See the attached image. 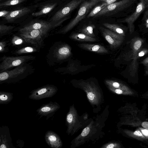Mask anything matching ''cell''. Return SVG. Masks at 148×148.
<instances>
[{
    "label": "cell",
    "instance_id": "6da1fadb",
    "mask_svg": "<svg viewBox=\"0 0 148 148\" xmlns=\"http://www.w3.org/2000/svg\"><path fill=\"white\" fill-rule=\"evenodd\" d=\"M109 107L107 106L100 114L94 119H92L82 132L71 141V148H75L89 142L94 143L103 137L105 134L103 129L109 114Z\"/></svg>",
    "mask_w": 148,
    "mask_h": 148
},
{
    "label": "cell",
    "instance_id": "7a4b0ae2",
    "mask_svg": "<svg viewBox=\"0 0 148 148\" xmlns=\"http://www.w3.org/2000/svg\"><path fill=\"white\" fill-rule=\"evenodd\" d=\"M71 83L74 87L82 90L86 93L93 112H99L104 103V99L103 92L98 82L95 80L88 79L74 80Z\"/></svg>",
    "mask_w": 148,
    "mask_h": 148
},
{
    "label": "cell",
    "instance_id": "3957f363",
    "mask_svg": "<svg viewBox=\"0 0 148 148\" xmlns=\"http://www.w3.org/2000/svg\"><path fill=\"white\" fill-rule=\"evenodd\" d=\"M88 116L87 113L79 116L74 104L70 106L66 117L67 134L72 136L79 130L85 127L92 119L89 118Z\"/></svg>",
    "mask_w": 148,
    "mask_h": 148
},
{
    "label": "cell",
    "instance_id": "277c9868",
    "mask_svg": "<svg viewBox=\"0 0 148 148\" xmlns=\"http://www.w3.org/2000/svg\"><path fill=\"white\" fill-rule=\"evenodd\" d=\"M100 2V0H86L83 1L76 16L67 25L59 30L57 33L64 34L71 30L85 17L93 7Z\"/></svg>",
    "mask_w": 148,
    "mask_h": 148
},
{
    "label": "cell",
    "instance_id": "5b68a950",
    "mask_svg": "<svg viewBox=\"0 0 148 148\" xmlns=\"http://www.w3.org/2000/svg\"><path fill=\"white\" fill-rule=\"evenodd\" d=\"M84 0H72L58 11L53 16L50 22L56 27L69 18L70 13L76 8Z\"/></svg>",
    "mask_w": 148,
    "mask_h": 148
},
{
    "label": "cell",
    "instance_id": "8992f818",
    "mask_svg": "<svg viewBox=\"0 0 148 148\" xmlns=\"http://www.w3.org/2000/svg\"><path fill=\"white\" fill-rule=\"evenodd\" d=\"M19 35L25 42L36 47L41 46L43 39L46 36L40 30L32 28H22L19 30Z\"/></svg>",
    "mask_w": 148,
    "mask_h": 148
},
{
    "label": "cell",
    "instance_id": "52a82bcc",
    "mask_svg": "<svg viewBox=\"0 0 148 148\" xmlns=\"http://www.w3.org/2000/svg\"><path fill=\"white\" fill-rule=\"evenodd\" d=\"M136 0H121L109 4L96 14L94 18L109 16L129 7Z\"/></svg>",
    "mask_w": 148,
    "mask_h": 148
},
{
    "label": "cell",
    "instance_id": "ba28073f",
    "mask_svg": "<svg viewBox=\"0 0 148 148\" xmlns=\"http://www.w3.org/2000/svg\"><path fill=\"white\" fill-rule=\"evenodd\" d=\"M34 56L31 55L17 56H7L4 55L1 58L0 73L10 68L22 65L29 60L34 59Z\"/></svg>",
    "mask_w": 148,
    "mask_h": 148
},
{
    "label": "cell",
    "instance_id": "9c48e42d",
    "mask_svg": "<svg viewBox=\"0 0 148 148\" xmlns=\"http://www.w3.org/2000/svg\"><path fill=\"white\" fill-rule=\"evenodd\" d=\"M58 89L53 85L47 84L34 90L30 92L28 98L34 100L51 97L57 92Z\"/></svg>",
    "mask_w": 148,
    "mask_h": 148
},
{
    "label": "cell",
    "instance_id": "30bf717a",
    "mask_svg": "<svg viewBox=\"0 0 148 148\" xmlns=\"http://www.w3.org/2000/svg\"><path fill=\"white\" fill-rule=\"evenodd\" d=\"M25 63L10 70L0 73V82H10L25 74L28 71V66Z\"/></svg>",
    "mask_w": 148,
    "mask_h": 148
},
{
    "label": "cell",
    "instance_id": "8fae6325",
    "mask_svg": "<svg viewBox=\"0 0 148 148\" xmlns=\"http://www.w3.org/2000/svg\"><path fill=\"white\" fill-rule=\"evenodd\" d=\"M140 1L135 10L131 14L119 21L127 24L130 34L132 33L134 31V22L146 8L148 7V5L144 0Z\"/></svg>",
    "mask_w": 148,
    "mask_h": 148
},
{
    "label": "cell",
    "instance_id": "7c38bea8",
    "mask_svg": "<svg viewBox=\"0 0 148 148\" xmlns=\"http://www.w3.org/2000/svg\"><path fill=\"white\" fill-rule=\"evenodd\" d=\"M143 40L140 38H136L132 40L131 44L132 59V62L130 65V71L132 75L134 76L136 73L137 69V59L139 58L138 53L143 42Z\"/></svg>",
    "mask_w": 148,
    "mask_h": 148
},
{
    "label": "cell",
    "instance_id": "4fadbf2b",
    "mask_svg": "<svg viewBox=\"0 0 148 148\" xmlns=\"http://www.w3.org/2000/svg\"><path fill=\"white\" fill-rule=\"evenodd\" d=\"M23 27L40 30L46 36L49 31L51 29L54 28L53 25L51 22L40 20H32L25 25Z\"/></svg>",
    "mask_w": 148,
    "mask_h": 148
},
{
    "label": "cell",
    "instance_id": "5bb4252c",
    "mask_svg": "<svg viewBox=\"0 0 148 148\" xmlns=\"http://www.w3.org/2000/svg\"><path fill=\"white\" fill-rule=\"evenodd\" d=\"M60 108L56 102L50 101L43 104L37 110L38 114L40 117L47 116L49 118L53 115Z\"/></svg>",
    "mask_w": 148,
    "mask_h": 148
},
{
    "label": "cell",
    "instance_id": "9a60e30c",
    "mask_svg": "<svg viewBox=\"0 0 148 148\" xmlns=\"http://www.w3.org/2000/svg\"><path fill=\"white\" fill-rule=\"evenodd\" d=\"M53 57L58 61H61L67 59L71 55L70 46L67 44L59 46L54 51Z\"/></svg>",
    "mask_w": 148,
    "mask_h": 148
},
{
    "label": "cell",
    "instance_id": "2e32d148",
    "mask_svg": "<svg viewBox=\"0 0 148 148\" xmlns=\"http://www.w3.org/2000/svg\"><path fill=\"white\" fill-rule=\"evenodd\" d=\"M46 143L50 147L53 148H61L63 145L62 141L59 135L54 132L49 130L45 135Z\"/></svg>",
    "mask_w": 148,
    "mask_h": 148
},
{
    "label": "cell",
    "instance_id": "e0dca14e",
    "mask_svg": "<svg viewBox=\"0 0 148 148\" xmlns=\"http://www.w3.org/2000/svg\"><path fill=\"white\" fill-rule=\"evenodd\" d=\"M77 46L83 49L98 53L105 54L109 53L108 50L100 45L88 43H80Z\"/></svg>",
    "mask_w": 148,
    "mask_h": 148
},
{
    "label": "cell",
    "instance_id": "ac0fdd59",
    "mask_svg": "<svg viewBox=\"0 0 148 148\" xmlns=\"http://www.w3.org/2000/svg\"><path fill=\"white\" fill-rule=\"evenodd\" d=\"M6 127V132H5L4 126L1 127L0 136V148L14 147L11 143V138L10 136L9 130Z\"/></svg>",
    "mask_w": 148,
    "mask_h": 148
},
{
    "label": "cell",
    "instance_id": "d6986e66",
    "mask_svg": "<svg viewBox=\"0 0 148 148\" xmlns=\"http://www.w3.org/2000/svg\"><path fill=\"white\" fill-rule=\"evenodd\" d=\"M30 11L31 9L28 8H24L12 11L4 18L8 22H12L28 13Z\"/></svg>",
    "mask_w": 148,
    "mask_h": 148
},
{
    "label": "cell",
    "instance_id": "ffe728a7",
    "mask_svg": "<svg viewBox=\"0 0 148 148\" xmlns=\"http://www.w3.org/2000/svg\"><path fill=\"white\" fill-rule=\"evenodd\" d=\"M69 38L72 40L80 42H95L98 41L96 38L79 32L72 33L69 36Z\"/></svg>",
    "mask_w": 148,
    "mask_h": 148
},
{
    "label": "cell",
    "instance_id": "44dd1931",
    "mask_svg": "<svg viewBox=\"0 0 148 148\" xmlns=\"http://www.w3.org/2000/svg\"><path fill=\"white\" fill-rule=\"evenodd\" d=\"M102 35L106 40L109 43L112 48L115 49L120 46L123 40L118 39L108 34L103 30L100 29Z\"/></svg>",
    "mask_w": 148,
    "mask_h": 148
},
{
    "label": "cell",
    "instance_id": "7402d4cb",
    "mask_svg": "<svg viewBox=\"0 0 148 148\" xmlns=\"http://www.w3.org/2000/svg\"><path fill=\"white\" fill-rule=\"evenodd\" d=\"M57 5L56 3L46 4L44 5L40 11L32 13V15L34 16H38L47 14L51 11Z\"/></svg>",
    "mask_w": 148,
    "mask_h": 148
},
{
    "label": "cell",
    "instance_id": "603a6c76",
    "mask_svg": "<svg viewBox=\"0 0 148 148\" xmlns=\"http://www.w3.org/2000/svg\"><path fill=\"white\" fill-rule=\"evenodd\" d=\"M103 25L107 29L118 34L123 37L125 35V32L123 28L119 25L114 24H111L108 23H104Z\"/></svg>",
    "mask_w": 148,
    "mask_h": 148
},
{
    "label": "cell",
    "instance_id": "cb8c5ba5",
    "mask_svg": "<svg viewBox=\"0 0 148 148\" xmlns=\"http://www.w3.org/2000/svg\"><path fill=\"white\" fill-rule=\"evenodd\" d=\"M95 26L94 24H89L83 26L79 29L78 32L85 34L89 36L96 38L94 32Z\"/></svg>",
    "mask_w": 148,
    "mask_h": 148
},
{
    "label": "cell",
    "instance_id": "d4e9b609",
    "mask_svg": "<svg viewBox=\"0 0 148 148\" xmlns=\"http://www.w3.org/2000/svg\"><path fill=\"white\" fill-rule=\"evenodd\" d=\"M13 98L12 93L5 91L0 92V104H6L10 103Z\"/></svg>",
    "mask_w": 148,
    "mask_h": 148
},
{
    "label": "cell",
    "instance_id": "484cf974",
    "mask_svg": "<svg viewBox=\"0 0 148 148\" xmlns=\"http://www.w3.org/2000/svg\"><path fill=\"white\" fill-rule=\"evenodd\" d=\"M101 2L102 3H101L97 5L90 12L87 16V18L94 17L96 14L108 5L106 2Z\"/></svg>",
    "mask_w": 148,
    "mask_h": 148
},
{
    "label": "cell",
    "instance_id": "4316f807",
    "mask_svg": "<svg viewBox=\"0 0 148 148\" xmlns=\"http://www.w3.org/2000/svg\"><path fill=\"white\" fill-rule=\"evenodd\" d=\"M105 84L110 85L114 88L125 90L127 89V87L125 85L118 81L110 79L105 80L104 81Z\"/></svg>",
    "mask_w": 148,
    "mask_h": 148
},
{
    "label": "cell",
    "instance_id": "83f0119b",
    "mask_svg": "<svg viewBox=\"0 0 148 148\" xmlns=\"http://www.w3.org/2000/svg\"><path fill=\"white\" fill-rule=\"evenodd\" d=\"M37 48L31 47H26L17 49L14 52L15 55H20L36 52Z\"/></svg>",
    "mask_w": 148,
    "mask_h": 148
},
{
    "label": "cell",
    "instance_id": "f1b7e54d",
    "mask_svg": "<svg viewBox=\"0 0 148 148\" xmlns=\"http://www.w3.org/2000/svg\"><path fill=\"white\" fill-rule=\"evenodd\" d=\"M15 27L14 26L10 25L1 24L0 25V36H2L7 34Z\"/></svg>",
    "mask_w": 148,
    "mask_h": 148
},
{
    "label": "cell",
    "instance_id": "f546056e",
    "mask_svg": "<svg viewBox=\"0 0 148 148\" xmlns=\"http://www.w3.org/2000/svg\"><path fill=\"white\" fill-rule=\"evenodd\" d=\"M26 0H8L0 3V7L16 5Z\"/></svg>",
    "mask_w": 148,
    "mask_h": 148
},
{
    "label": "cell",
    "instance_id": "4dcf8cb0",
    "mask_svg": "<svg viewBox=\"0 0 148 148\" xmlns=\"http://www.w3.org/2000/svg\"><path fill=\"white\" fill-rule=\"evenodd\" d=\"M99 29L103 30L105 32L114 38L123 41V37L116 34L108 29L101 27H99Z\"/></svg>",
    "mask_w": 148,
    "mask_h": 148
},
{
    "label": "cell",
    "instance_id": "1f68e13d",
    "mask_svg": "<svg viewBox=\"0 0 148 148\" xmlns=\"http://www.w3.org/2000/svg\"><path fill=\"white\" fill-rule=\"evenodd\" d=\"M25 42L20 36H14L11 42L14 45H19L23 44Z\"/></svg>",
    "mask_w": 148,
    "mask_h": 148
},
{
    "label": "cell",
    "instance_id": "d6a6232c",
    "mask_svg": "<svg viewBox=\"0 0 148 148\" xmlns=\"http://www.w3.org/2000/svg\"><path fill=\"white\" fill-rule=\"evenodd\" d=\"M141 26L143 27L148 29V10L144 12L141 20Z\"/></svg>",
    "mask_w": 148,
    "mask_h": 148
},
{
    "label": "cell",
    "instance_id": "836d02e7",
    "mask_svg": "<svg viewBox=\"0 0 148 148\" xmlns=\"http://www.w3.org/2000/svg\"><path fill=\"white\" fill-rule=\"evenodd\" d=\"M119 147V145L117 143L113 141H110L101 146V148H115Z\"/></svg>",
    "mask_w": 148,
    "mask_h": 148
},
{
    "label": "cell",
    "instance_id": "e575fe53",
    "mask_svg": "<svg viewBox=\"0 0 148 148\" xmlns=\"http://www.w3.org/2000/svg\"><path fill=\"white\" fill-rule=\"evenodd\" d=\"M141 63L143 64L145 67V75H148V57L142 61Z\"/></svg>",
    "mask_w": 148,
    "mask_h": 148
},
{
    "label": "cell",
    "instance_id": "d590c367",
    "mask_svg": "<svg viewBox=\"0 0 148 148\" xmlns=\"http://www.w3.org/2000/svg\"><path fill=\"white\" fill-rule=\"evenodd\" d=\"M6 43L4 41H1L0 42V52L3 53L5 50Z\"/></svg>",
    "mask_w": 148,
    "mask_h": 148
},
{
    "label": "cell",
    "instance_id": "8d00e7d4",
    "mask_svg": "<svg viewBox=\"0 0 148 148\" xmlns=\"http://www.w3.org/2000/svg\"><path fill=\"white\" fill-rule=\"evenodd\" d=\"M11 11L3 10L0 12V17L5 18L10 13Z\"/></svg>",
    "mask_w": 148,
    "mask_h": 148
},
{
    "label": "cell",
    "instance_id": "74e56055",
    "mask_svg": "<svg viewBox=\"0 0 148 148\" xmlns=\"http://www.w3.org/2000/svg\"><path fill=\"white\" fill-rule=\"evenodd\" d=\"M148 52V49H144L142 50H140L138 52V55L139 57H140L144 56L145 54Z\"/></svg>",
    "mask_w": 148,
    "mask_h": 148
},
{
    "label": "cell",
    "instance_id": "f35d334b",
    "mask_svg": "<svg viewBox=\"0 0 148 148\" xmlns=\"http://www.w3.org/2000/svg\"><path fill=\"white\" fill-rule=\"evenodd\" d=\"M117 0H100V2H105L108 3V4L116 2Z\"/></svg>",
    "mask_w": 148,
    "mask_h": 148
},
{
    "label": "cell",
    "instance_id": "ab89813d",
    "mask_svg": "<svg viewBox=\"0 0 148 148\" xmlns=\"http://www.w3.org/2000/svg\"><path fill=\"white\" fill-rule=\"evenodd\" d=\"M142 126L146 129L148 130V122L145 121L143 122Z\"/></svg>",
    "mask_w": 148,
    "mask_h": 148
},
{
    "label": "cell",
    "instance_id": "60d3db41",
    "mask_svg": "<svg viewBox=\"0 0 148 148\" xmlns=\"http://www.w3.org/2000/svg\"><path fill=\"white\" fill-rule=\"evenodd\" d=\"M134 135L139 136H142V133L139 131H136L134 133Z\"/></svg>",
    "mask_w": 148,
    "mask_h": 148
},
{
    "label": "cell",
    "instance_id": "b9f144b4",
    "mask_svg": "<svg viewBox=\"0 0 148 148\" xmlns=\"http://www.w3.org/2000/svg\"><path fill=\"white\" fill-rule=\"evenodd\" d=\"M143 133L146 136L148 135V130H142Z\"/></svg>",
    "mask_w": 148,
    "mask_h": 148
},
{
    "label": "cell",
    "instance_id": "7bdbcfd3",
    "mask_svg": "<svg viewBox=\"0 0 148 148\" xmlns=\"http://www.w3.org/2000/svg\"><path fill=\"white\" fill-rule=\"evenodd\" d=\"M148 5V0H144Z\"/></svg>",
    "mask_w": 148,
    "mask_h": 148
},
{
    "label": "cell",
    "instance_id": "ee69618b",
    "mask_svg": "<svg viewBox=\"0 0 148 148\" xmlns=\"http://www.w3.org/2000/svg\"><path fill=\"white\" fill-rule=\"evenodd\" d=\"M42 0H36V1H39Z\"/></svg>",
    "mask_w": 148,
    "mask_h": 148
},
{
    "label": "cell",
    "instance_id": "f6af8a7d",
    "mask_svg": "<svg viewBox=\"0 0 148 148\" xmlns=\"http://www.w3.org/2000/svg\"><path fill=\"white\" fill-rule=\"evenodd\" d=\"M2 0H0V1H2Z\"/></svg>",
    "mask_w": 148,
    "mask_h": 148
}]
</instances>
